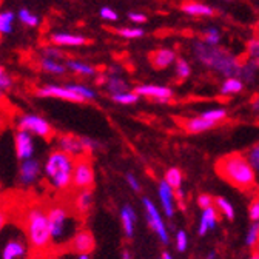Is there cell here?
Listing matches in <instances>:
<instances>
[{"instance_id": "cell-21", "label": "cell", "mask_w": 259, "mask_h": 259, "mask_svg": "<svg viewBox=\"0 0 259 259\" xmlns=\"http://www.w3.org/2000/svg\"><path fill=\"white\" fill-rule=\"evenodd\" d=\"M120 222L122 230L126 238H132L135 235V225H136V213L132 205H123L120 210Z\"/></svg>"}, {"instance_id": "cell-26", "label": "cell", "mask_w": 259, "mask_h": 259, "mask_svg": "<svg viewBox=\"0 0 259 259\" xmlns=\"http://www.w3.org/2000/svg\"><path fill=\"white\" fill-rule=\"evenodd\" d=\"M244 154H245L247 160L250 162V165L253 167V170L256 173V179H257V185H259V142L251 145Z\"/></svg>"}, {"instance_id": "cell-27", "label": "cell", "mask_w": 259, "mask_h": 259, "mask_svg": "<svg viewBox=\"0 0 259 259\" xmlns=\"http://www.w3.org/2000/svg\"><path fill=\"white\" fill-rule=\"evenodd\" d=\"M67 68H70L71 71H74L77 74H83V76H93V74H96V70L91 67V65H88L85 62H79V60H70V62H67Z\"/></svg>"}, {"instance_id": "cell-33", "label": "cell", "mask_w": 259, "mask_h": 259, "mask_svg": "<svg viewBox=\"0 0 259 259\" xmlns=\"http://www.w3.org/2000/svg\"><path fill=\"white\" fill-rule=\"evenodd\" d=\"M111 99L117 104H122V105H132V104H136L139 101V94L138 93H120V94H114L111 96Z\"/></svg>"}, {"instance_id": "cell-44", "label": "cell", "mask_w": 259, "mask_h": 259, "mask_svg": "<svg viewBox=\"0 0 259 259\" xmlns=\"http://www.w3.org/2000/svg\"><path fill=\"white\" fill-rule=\"evenodd\" d=\"M57 259H90V254H79V253L68 250L67 253H62Z\"/></svg>"}, {"instance_id": "cell-42", "label": "cell", "mask_w": 259, "mask_h": 259, "mask_svg": "<svg viewBox=\"0 0 259 259\" xmlns=\"http://www.w3.org/2000/svg\"><path fill=\"white\" fill-rule=\"evenodd\" d=\"M198 205L205 210L208 207H214V198H211L210 194H201V196L198 198Z\"/></svg>"}, {"instance_id": "cell-32", "label": "cell", "mask_w": 259, "mask_h": 259, "mask_svg": "<svg viewBox=\"0 0 259 259\" xmlns=\"http://www.w3.org/2000/svg\"><path fill=\"white\" fill-rule=\"evenodd\" d=\"M173 190H178L181 188V184H182V173L179 168H170L167 170L165 173V179H164Z\"/></svg>"}, {"instance_id": "cell-55", "label": "cell", "mask_w": 259, "mask_h": 259, "mask_svg": "<svg viewBox=\"0 0 259 259\" xmlns=\"http://www.w3.org/2000/svg\"><path fill=\"white\" fill-rule=\"evenodd\" d=\"M250 259H259V251H256V253H254V254H253Z\"/></svg>"}, {"instance_id": "cell-45", "label": "cell", "mask_w": 259, "mask_h": 259, "mask_svg": "<svg viewBox=\"0 0 259 259\" xmlns=\"http://www.w3.org/2000/svg\"><path fill=\"white\" fill-rule=\"evenodd\" d=\"M44 57H50V59L57 60V59L62 57V53H60L57 48H45V50H44Z\"/></svg>"}, {"instance_id": "cell-35", "label": "cell", "mask_w": 259, "mask_h": 259, "mask_svg": "<svg viewBox=\"0 0 259 259\" xmlns=\"http://www.w3.org/2000/svg\"><path fill=\"white\" fill-rule=\"evenodd\" d=\"M245 244L248 247H254L259 245V222H253L248 229L247 238H245Z\"/></svg>"}, {"instance_id": "cell-4", "label": "cell", "mask_w": 259, "mask_h": 259, "mask_svg": "<svg viewBox=\"0 0 259 259\" xmlns=\"http://www.w3.org/2000/svg\"><path fill=\"white\" fill-rule=\"evenodd\" d=\"M25 232L29 245L36 251H47L51 241V232L48 224V214L40 207H31L25 214Z\"/></svg>"}, {"instance_id": "cell-56", "label": "cell", "mask_w": 259, "mask_h": 259, "mask_svg": "<svg viewBox=\"0 0 259 259\" xmlns=\"http://www.w3.org/2000/svg\"><path fill=\"white\" fill-rule=\"evenodd\" d=\"M2 123H4V119H2V114H0V126H2Z\"/></svg>"}, {"instance_id": "cell-58", "label": "cell", "mask_w": 259, "mask_h": 259, "mask_svg": "<svg viewBox=\"0 0 259 259\" xmlns=\"http://www.w3.org/2000/svg\"><path fill=\"white\" fill-rule=\"evenodd\" d=\"M257 25H259V23H257Z\"/></svg>"}, {"instance_id": "cell-30", "label": "cell", "mask_w": 259, "mask_h": 259, "mask_svg": "<svg viewBox=\"0 0 259 259\" xmlns=\"http://www.w3.org/2000/svg\"><path fill=\"white\" fill-rule=\"evenodd\" d=\"M242 88H244V83H242L239 79L230 77V79H227V80L222 83L221 93H222V94H236V93L242 91Z\"/></svg>"}, {"instance_id": "cell-7", "label": "cell", "mask_w": 259, "mask_h": 259, "mask_svg": "<svg viewBox=\"0 0 259 259\" xmlns=\"http://www.w3.org/2000/svg\"><path fill=\"white\" fill-rule=\"evenodd\" d=\"M17 128L29 135H34L44 139H50L53 136V126L48 120L37 114H23L17 120Z\"/></svg>"}, {"instance_id": "cell-18", "label": "cell", "mask_w": 259, "mask_h": 259, "mask_svg": "<svg viewBox=\"0 0 259 259\" xmlns=\"http://www.w3.org/2000/svg\"><path fill=\"white\" fill-rule=\"evenodd\" d=\"M148 59L156 70H164V68L170 67V65L176 60V54L173 50L162 48V50H156V51L150 53Z\"/></svg>"}, {"instance_id": "cell-51", "label": "cell", "mask_w": 259, "mask_h": 259, "mask_svg": "<svg viewBox=\"0 0 259 259\" xmlns=\"http://www.w3.org/2000/svg\"><path fill=\"white\" fill-rule=\"evenodd\" d=\"M122 259H132V253H130L128 250H123L122 251Z\"/></svg>"}, {"instance_id": "cell-52", "label": "cell", "mask_w": 259, "mask_h": 259, "mask_svg": "<svg viewBox=\"0 0 259 259\" xmlns=\"http://www.w3.org/2000/svg\"><path fill=\"white\" fill-rule=\"evenodd\" d=\"M207 259H216V251H214V250L210 251V253L207 254Z\"/></svg>"}, {"instance_id": "cell-48", "label": "cell", "mask_w": 259, "mask_h": 259, "mask_svg": "<svg viewBox=\"0 0 259 259\" xmlns=\"http://www.w3.org/2000/svg\"><path fill=\"white\" fill-rule=\"evenodd\" d=\"M130 20H133V22H138V23H142L147 20V17L144 14H138V13H130Z\"/></svg>"}, {"instance_id": "cell-41", "label": "cell", "mask_w": 259, "mask_h": 259, "mask_svg": "<svg viewBox=\"0 0 259 259\" xmlns=\"http://www.w3.org/2000/svg\"><path fill=\"white\" fill-rule=\"evenodd\" d=\"M187 245H188V238H187V233L184 230L178 232L176 235V247L179 251H185L187 250Z\"/></svg>"}, {"instance_id": "cell-9", "label": "cell", "mask_w": 259, "mask_h": 259, "mask_svg": "<svg viewBox=\"0 0 259 259\" xmlns=\"http://www.w3.org/2000/svg\"><path fill=\"white\" fill-rule=\"evenodd\" d=\"M142 204H144V208H145L147 222L150 224V227L154 230V233L159 236V239L164 244H168V233H167L165 224H164V221H162V216H160L159 210L156 208L153 201H150L148 198H144Z\"/></svg>"}, {"instance_id": "cell-16", "label": "cell", "mask_w": 259, "mask_h": 259, "mask_svg": "<svg viewBox=\"0 0 259 259\" xmlns=\"http://www.w3.org/2000/svg\"><path fill=\"white\" fill-rule=\"evenodd\" d=\"M216 125H218V122L208 120V119H205L202 116L191 117V119H182V122H181V126L185 130L187 133H191V135H198V133L207 132V130H211Z\"/></svg>"}, {"instance_id": "cell-15", "label": "cell", "mask_w": 259, "mask_h": 259, "mask_svg": "<svg viewBox=\"0 0 259 259\" xmlns=\"http://www.w3.org/2000/svg\"><path fill=\"white\" fill-rule=\"evenodd\" d=\"M136 93L139 96L153 97L154 101H159V102H167L173 96V91L170 88L162 87V85H139L136 88Z\"/></svg>"}, {"instance_id": "cell-24", "label": "cell", "mask_w": 259, "mask_h": 259, "mask_svg": "<svg viewBox=\"0 0 259 259\" xmlns=\"http://www.w3.org/2000/svg\"><path fill=\"white\" fill-rule=\"evenodd\" d=\"M40 68L45 71V73H50V74H56V76H60L67 71V67L62 65L60 62L54 60V59H50V57H42L40 59Z\"/></svg>"}, {"instance_id": "cell-57", "label": "cell", "mask_w": 259, "mask_h": 259, "mask_svg": "<svg viewBox=\"0 0 259 259\" xmlns=\"http://www.w3.org/2000/svg\"><path fill=\"white\" fill-rule=\"evenodd\" d=\"M160 259H162V257H160Z\"/></svg>"}, {"instance_id": "cell-10", "label": "cell", "mask_w": 259, "mask_h": 259, "mask_svg": "<svg viewBox=\"0 0 259 259\" xmlns=\"http://www.w3.org/2000/svg\"><path fill=\"white\" fill-rule=\"evenodd\" d=\"M42 173H44V168L37 159L32 157V159L22 160L19 165V184L22 187H29L39 181Z\"/></svg>"}, {"instance_id": "cell-2", "label": "cell", "mask_w": 259, "mask_h": 259, "mask_svg": "<svg viewBox=\"0 0 259 259\" xmlns=\"http://www.w3.org/2000/svg\"><path fill=\"white\" fill-rule=\"evenodd\" d=\"M51 241L54 247H67L79 232V221L76 214L60 204L51 205L47 210Z\"/></svg>"}, {"instance_id": "cell-50", "label": "cell", "mask_w": 259, "mask_h": 259, "mask_svg": "<svg viewBox=\"0 0 259 259\" xmlns=\"http://www.w3.org/2000/svg\"><path fill=\"white\" fill-rule=\"evenodd\" d=\"M175 198H176V201L182 205V201H184V191H182V188L175 190Z\"/></svg>"}, {"instance_id": "cell-12", "label": "cell", "mask_w": 259, "mask_h": 259, "mask_svg": "<svg viewBox=\"0 0 259 259\" xmlns=\"http://www.w3.org/2000/svg\"><path fill=\"white\" fill-rule=\"evenodd\" d=\"M14 148H16V156L20 162L26 160V159H32L34 150H36L34 141H32V135L19 130L14 136Z\"/></svg>"}, {"instance_id": "cell-46", "label": "cell", "mask_w": 259, "mask_h": 259, "mask_svg": "<svg viewBox=\"0 0 259 259\" xmlns=\"http://www.w3.org/2000/svg\"><path fill=\"white\" fill-rule=\"evenodd\" d=\"M126 182L130 184V187H132L135 191H138V193L141 191V188H142V187H141L139 181H138V179H136V178H135L132 173H128V175H126Z\"/></svg>"}, {"instance_id": "cell-43", "label": "cell", "mask_w": 259, "mask_h": 259, "mask_svg": "<svg viewBox=\"0 0 259 259\" xmlns=\"http://www.w3.org/2000/svg\"><path fill=\"white\" fill-rule=\"evenodd\" d=\"M248 214L253 222H259V196L251 202V205L248 208Z\"/></svg>"}, {"instance_id": "cell-3", "label": "cell", "mask_w": 259, "mask_h": 259, "mask_svg": "<svg viewBox=\"0 0 259 259\" xmlns=\"http://www.w3.org/2000/svg\"><path fill=\"white\" fill-rule=\"evenodd\" d=\"M76 160L73 156L67 154L65 151L54 150L48 154L45 165H44V175L47 181L59 191L68 190L73 184V171H74Z\"/></svg>"}, {"instance_id": "cell-1", "label": "cell", "mask_w": 259, "mask_h": 259, "mask_svg": "<svg viewBox=\"0 0 259 259\" xmlns=\"http://www.w3.org/2000/svg\"><path fill=\"white\" fill-rule=\"evenodd\" d=\"M214 168L219 178L241 191H251L257 187L256 173L244 153H230L219 157Z\"/></svg>"}, {"instance_id": "cell-37", "label": "cell", "mask_w": 259, "mask_h": 259, "mask_svg": "<svg viewBox=\"0 0 259 259\" xmlns=\"http://www.w3.org/2000/svg\"><path fill=\"white\" fill-rule=\"evenodd\" d=\"M11 87H13V79H11V76L7 73V70L0 65V91H8V90H11Z\"/></svg>"}, {"instance_id": "cell-47", "label": "cell", "mask_w": 259, "mask_h": 259, "mask_svg": "<svg viewBox=\"0 0 259 259\" xmlns=\"http://www.w3.org/2000/svg\"><path fill=\"white\" fill-rule=\"evenodd\" d=\"M101 16H102L104 19H107V20H117V14H116L111 8H107V7H104V8L101 10Z\"/></svg>"}, {"instance_id": "cell-49", "label": "cell", "mask_w": 259, "mask_h": 259, "mask_svg": "<svg viewBox=\"0 0 259 259\" xmlns=\"http://www.w3.org/2000/svg\"><path fill=\"white\" fill-rule=\"evenodd\" d=\"M5 227H7V218H5V213L0 210V233L4 232Z\"/></svg>"}, {"instance_id": "cell-11", "label": "cell", "mask_w": 259, "mask_h": 259, "mask_svg": "<svg viewBox=\"0 0 259 259\" xmlns=\"http://www.w3.org/2000/svg\"><path fill=\"white\" fill-rule=\"evenodd\" d=\"M36 96L39 97H53V99H62L68 102H85L82 97L73 93L67 85H44L36 90Z\"/></svg>"}, {"instance_id": "cell-34", "label": "cell", "mask_w": 259, "mask_h": 259, "mask_svg": "<svg viewBox=\"0 0 259 259\" xmlns=\"http://www.w3.org/2000/svg\"><path fill=\"white\" fill-rule=\"evenodd\" d=\"M108 91L111 93V96H114V94H120V93H126V90H128V85L122 80V79H119V77H111L110 80H108Z\"/></svg>"}, {"instance_id": "cell-53", "label": "cell", "mask_w": 259, "mask_h": 259, "mask_svg": "<svg viewBox=\"0 0 259 259\" xmlns=\"http://www.w3.org/2000/svg\"><path fill=\"white\" fill-rule=\"evenodd\" d=\"M162 259H173V257H171V254H170V253H167V251H165L164 254H162Z\"/></svg>"}, {"instance_id": "cell-17", "label": "cell", "mask_w": 259, "mask_h": 259, "mask_svg": "<svg viewBox=\"0 0 259 259\" xmlns=\"http://www.w3.org/2000/svg\"><path fill=\"white\" fill-rule=\"evenodd\" d=\"M159 199H160V204H162V208H164V213L171 218L175 214V190L165 182V181H162L159 184Z\"/></svg>"}, {"instance_id": "cell-20", "label": "cell", "mask_w": 259, "mask_h": 259, "mask_svg": "<svg viewBox=\"0 0 259 259\" xmlns=\"http://www.w3.org/2000/svg\"><path fill=\"white\" fill-rule=\"evenodd\" d=\"M216 224H218V210H216V207H208V208L202 210L199 227H198V233L201 236L207 235L210 230L214 229Z\"/></svg>"}, {"instance_id": "cell-14", "label": "cell", "mask_w": 259, "mask_h": 259, "mask_svg": "<svg viewBox=\"0 0 259 259\" xmlns=\"http://www.w3.org/2000/svg\"><path fill=\"white\" fill-rule=\"evenodd\" d=\"M94 238L91 235V232L88 230H79L76 233V236L73 238V241L70 242V250L79 254H90L94 250Z\"/></svg>"}, {"instance_id": "cell-29", "label": "cell", "mask_w": 259, "mask_h": 259, "mask_svg": "<svg viewBox=\"0 0 259 259\" xmlns=\"http://www.w3.org/2000/svg\"><path fill=\"white\" fill-rule=\"evenodd\" d=\"M67 87H68L73 93H76L79 97H82L83 101H93V99H96V91H93L90 87L79 85V83H68Z\"/></svg>"}, {"instance_id": "cell-39", "label": "cell", "mask_w": 259, "mask_h": 259, "mask_svg": "<svg viewBox=\"0 0 259 259\" xmlns=\"http://www.w3.org/2000/svg\"><path fill=\"white\" fill-rule=\"evenodd\" d=\"M176 73L181 79H187L190 76V67L188 63L184 60V59H178V63H176Z\"/></svg>"}, {"instance_id": "cell-54", "label": "cell", "mask_w": 259, "mask_h": 259, "mask_svg": "<svg viewBox=\"0 0 259 259\" xmlns=\"http://www.w3.org/2000/svg\"><path fill=\"white\" fill-rule=\"evenodd\" d=\"M5 101V93L4 91H0V104H2Z\"/></svg>"}, {"instance_id": "cell-40", "label": "cell", "mask_w": 259, "mask_h": 259, "mask_svg": "<svg viewBox=\"0 0 259 259\" xmlns=\"http://www.w3.org/2000/svg\"><path fill=\"white\" fill-rule=\"evenodd\" d=\"M204 36H205V44L207 45H216L218 42H219V32L216 31V29H213V28H210V29H207L205 32H204Z\"/></svg>"}, {"instance_id": "cell-13", "label": "cell", "mask_w": 259, "mask_h": 259, "mask_svg": "<svg viewBox=\"0 0 259 259\" xmlns=\"http://www.w3.org/2000/svg\"><path fill=\"white\" fill-rule=\"evenodd\" d=\"M57 145H59L60 151H65V153L73 156V157H82L87 153L82 138H77V136H73V135L60 136L57 139Z\"/></svg>"}, {"instance_id": "cell-31", "label": "cell", "mask_w": 259, "mask_h": 259, "mask_svg": "<svg viewBox=\"0 0 259 259\" xmlns=\"http://www.w3.org/2000/svg\"><path fill=\"white\" fill-rule=\"evenodd\" d=\"M214 207L218 211H221L227 219H233L235 218V210H233V205L224 199V198H214Z\"/></svg>"}, {"instance_id": "cell-25", "label": "cell", "mask_w": 259, "mask_h": 259, "mask_svg": "<svg viewBox=\"0 0 259 259\" xmlns=\"http://www.w3.org/2000/svg\"><path fill=\"white\" fill-rule=\"evenodd\" d=\"M74 204H76L77 211L82 213V214H85L90 210L91 204H93V194H91V191L90 190H80L79 194L76 196Z\"/></svg>"}, {"instance_id": "cell-6", "label": "cell", "mask_w": 259, "mask_h": 259, "mask_svg": "<svg viewBox=\"0 0 259 259\" xmlns=\"http://www.w3.org/2000/svg\"><path fill=\"white\" fill-rule=\"evenodd\" d=\"M0 238V259H23L26 256V239L14 225L5 227Z\"/></svg>"}, {"instance_id": "cell-8", "label": "cell", "mask_w": 259, "mask_h": 259, "mask_svg": "<svg viewBox=\"0 0 259 259\" xmlns=\"http://www.w3.org/2000/svg\"><path fill=\"white\" fill-rule=\"evenodd\" d=\"M94 184V171L88 157H77L73 171V185L77 190H90Z\"/></svg>"}, {"instance_id": "cell-19", "label": "cell", "mask_w": 259, "mask_h": 259, "mask_svg": "<svg viewBox=\"0 0 259 259\" xmlns=\"http://www.w3.org/2000/svg\"><path fill=\"white\" fill-rule=\"evenodd\" d=\"M50 40L57 47H80L88 42L83 36L71 34V32H56L50 37Z\"/></svg>"}, {"instance_id": "cell-36", "label": "cell", "mask_w": 259, "mask_h": 259, "mask_svg": "<svg viewBox=\"0 0 259 259\" xmlns=\"http://www.w3.org/2000/svg\"><path fill=\"white\" fill-rule=\"evenodd\" d=\"M117 34L122 37H126V39H138V37L144 36V29H141V28H122V29H117Z\"/></svg>"}, {"instance_id": "cell-38", "label": "cell", "mask_w": 259, "mask_h": 259, "mask_svg": "<svg viewBox=\"0 0 259 259\" xmlns=\"http://www.w3.org/2000/svg\"><path fill=\"white\" fill-rule=\"evenodd\" d=\"M201 116H202V117H205V119H208V120L219 122V120L225 119V116H227V111H225L224 108H216V110H208V111L202 113Z\"/></svg>"}, {"instance_id": "cell-28", "label": "cell", "mask_w": 259, "mask_h": 259, "mask_svg": "<svg viewBox=\"0 0 259 259\" xmlns=\"http://www.w3.org/2000/svg\"><path fill=\"white\" fill-rule=\"evenodd\" d=\"M17 17L19 20L25 25V26H29V28H36L39 26V17L37 14H34L32 11H29L28 8H20L19 13H17Z\"/></svg>"}, {"instance_id": "cell-23", "label": "cell", "mask_w": 259, "mask_h": 259, "mask_svg": "<svg viewBox=\"0 0 259 259\" xmlns=\"http://www.w3.org/2000/svg\"><path fill=\"white\" fill-rule=\"evenodd\" d=\"M181 10L190 16H213L214 11L202 4H196V2H184L181 5Z\"/></svg>"}, {"instance_id": "cell-22", "label": "cell", "mask_w": 259, "mask_h": 259, "mask_svg": "<svg viewBox=\"0 0 259 259\" xmlns=\"http://www.w3.org/2000/svg\"><path fill=\"white\" fill-rule=\"evenodd\" d=\"M16 14L11 10L0 8V36H8L14 29Z\"/></svg>"}, {"instance_id": "cell-5", "label": "cell", "mask_w": 259, "mask_h": 259, "mask_svg": "<svg viewBox=\"0 0 259 259\" xmlns=\"http://www.w3.org/2000/svg\"><path fill=\"white\" fill-rule=\"evenodd\" d=\"M196 54L198 57L205 63L208 67L222 71L225 74H235L241 71V67L238 65V62L225 51H221L218 48H210L207 45L198 44L196 45Z\"/></svg>"}]
</instances>
